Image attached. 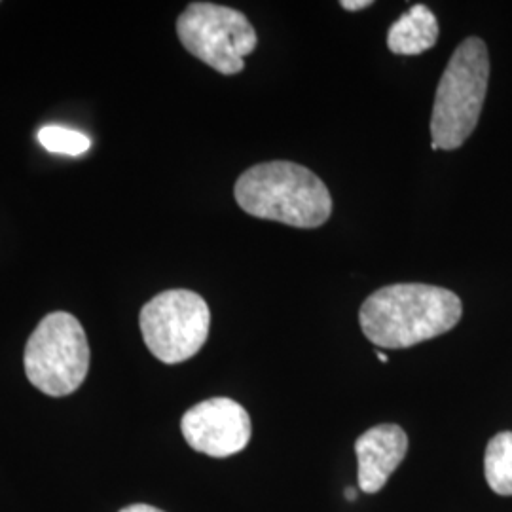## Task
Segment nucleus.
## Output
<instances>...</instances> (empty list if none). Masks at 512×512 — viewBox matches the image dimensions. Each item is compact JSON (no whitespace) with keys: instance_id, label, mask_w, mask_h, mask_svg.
<instances>
[{"instance_id":"obj_1","label":"nucleus","mask_w":512,"mask_h":512,"mask_svg":"<svg viewBox=\"0 0 512 512\" xmlns=\"http://www.w3.org/2000/svg\"><path fill=\"white\" fill-rule=\"evenodd\" d=\"M461 315L458 294L425 283H397L366 298L359 323L374 346L406 349L446 334Z\"/></svg>"},{"instance_id":"obj_2","label":"nucleus","mask_w":512,"mask_h":512,"mask_svg":"<svg viewBox=\"0 0 512 512\" xmlns=\"http://www.w3.org/2000/svg\"><path fill=\"white\" fill-rule=\"evenodd\" d=\"M234 196L247 215L294 228H319L332 215L327 184L294 162L275 160L249 167L239 175Z\"/></svg>"},{"instance_id":"obj_3","label":"nucleus","mask_w":512,"mask_h":512,"mask_svg":"<svg viewBox=\"0 0 512 512\" xmlns=\"http://www.w3.org/2000/svg\"><path fill=\"white\" fill-rule=\"evenodd\" d=\"M490 80V55L484 40L465 38L440 78L433 116L431 150H456L475 131Z\"/></svg>"},{"instance_id":"obj_4","label":"nucleus","mask_w":512,"mask_h":512,"mask_svg":"<svg viewBox=\"0 0 512 512\" xmlns=\"http://www.w3.org/2000/svg\"><path fill=\"white\" fill-rule=\"evenodd\" d=\"M25 374L50 397H67L84 384L90 370V344L80 321L67 311L46 315L25 346Z\"/></svg>"},{"instance_id":"obj_5","label":"nucleus","mask_w":512,"mask_h":512,"mask_svg":"<svg viewBox=\"0 0 512 512\" xmlns=\"http://www.w3.org/2000/svg\"><path fill=\"white\" fill-rule=\"evenodd\" d=\"M177 35L190 54L226 76L241 73L258 44L243 12L213 2H192L177 19Z\"/></svg>"},{"instance_id":"obj_6","label":"nucleus","mask_w":512,"mask_h":512,"mask_svg":"<svg viewBox=\"0 0 512 512\" xmlns=\"http://www.w3.org/2000/svg\"><path fill=\"white\" fill-rule=\"evenodd\" d=\"M148 351L165 365L192 359L207 342L211 311L200 294L173 289L154 296L139 315Z\"/></svg>"},{"instance_id":"obj_7","label":"nucleus","mask_w":512,"mask_h":512,"mask_svg":"<svg viewBox=\"0 0 512 512\" xmlns=\"http://www.w3.org/2000/svg\"><path fill=\"white\" fill-rule=\"evenodd\" d=\"M184 440L211 458H230L251 440V418L241 404L215 397L192 406L181 420Z\"/></svg>"},{"instance_id":"obj_8","label":"nucleus","mask_w":512,"mask_h":512,"mask_svg":"<svg viewBox=\"0 0 512 512\" xmlns=\"http://www.w3.org/2000/svg\"><path fill=\"white\" fill-rule=\"evenodd\" d=\"M406 452L408 437L401 425L382 423L363 433L355 442L361 492L378 494L399 469Z\"/></svg>"},{"instance_id":"obj_9","label":"nucleus","mask_w":512,"mask_h":512,"mask_svg":"<svg viewBox=\"0 0 512 512\" xmlns=\"http://www.w3.org/2000/svg\"><path fill=\"white\" fill-rule=\"evenodd\" d=\"M439 40V21L425 4H414L387 33V48L393 54L420 55Z\"/></svg>"},{"instance_id":"obj_10","label":"nucleus","mask_w":512,"mask_h":512,"mask_svg":"<svg viewBox=\"0 0 512 512\" xmlns=\"http://www.w3.org/2000/svg\"><path fill=\"white\" fill-rule=\"evenodd\" d=\"M484 475L497 495H512V433H497L486 446Z\"/></svg>"},{"instance_id":"obj_11","label":"nucleus","mask_w":512,"mask_h":512,"mask_svg":"<svg viewBox=\"0 0 512 512\" xmlns=\"http://www.w3.org/2000/svg\"><path fill=\"white\" fill-rule=\"evenodd\" d=\"M38 141L48 152L65 156H82L92 147V139L76 129L46 126L38 131Z\"/></svg>"},{"instance_id":"obj_12","label":"nucleus","mask_w":512,"mask_h":512,"mask_svg":"<svg viewBox=\"0 0 512 512\" xmlns=\"http://www.w3.org/2000/svg\"><path fill=\"white\" fill-rule=\"evenodd\" d=\"M340 6H342L344 10L355 12V10H363V8L372 6V2H370V0H355V2H351V0H342V2H340Z\"/></svg>"},{"instance_id":"obj_13","label":"nucleus","mask_w":512,"mask_h":512,"mask_svg":"<svg viewBox=\"0 0 512 512\" xmlns=\"http://www.w3.org/2000/svg\"><path fill=\"white\" fill-rule=\"evenodd\" d=\"M120 512H164L160 511V509H156V507H150V505H129L126 509H122Z\"/></svg>"},{"instance_id":"obj_14","label":"nucleus","mask_w":512,"mask_h":512,"mask_svg":"<svg viewBox=\"0 0 512 512\" xmlns=\"http://www.w3.org/2000/svg\"><path fill=\"white\" fill-rule=\"evenodd\" d=\"M357 492H355V490H353V488H348V490H346V499H348V501H355V499H357Z\"/></svg>"},{"instance_id":"obj_15","label":"nucleus","mask_w":512,"mask_h":512,"mask_svg":"<svg viewBox=\"0 0 512 512\" xmlns=\"http://www.w3.org/2000/svg\"><path fill=\"white\" fill-rule=\"evenodd\" d=\"M376 357H378V361H380V363H384V365H387V363H389V359H387V355H384V353H382V351H378V355H376Z\"/></svg>"}]
</instances>
